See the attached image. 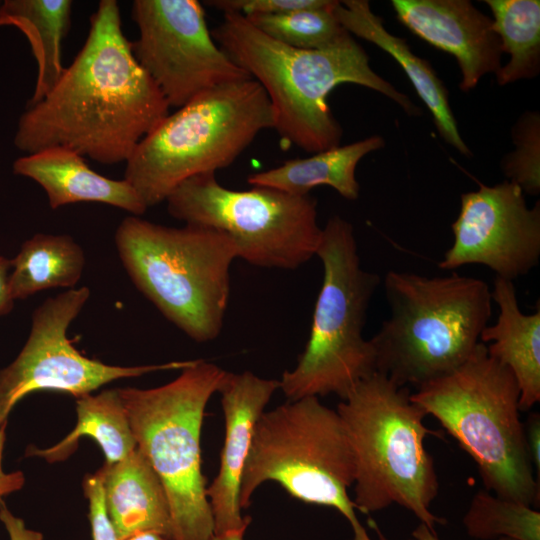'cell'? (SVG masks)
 Segmentation results:
<instances>
[{
	"label": "cell",
	"instance_id": "1",
	"mask_svg": "<svg viewBox=\"0 0 540 540\" xmlns=\"http://www.w3.org/2000/svg\"><path fill=\"white\" fill-rule=\"evenodd\" d=\"M169 108L132 53L118 2L101 0L77 56L19 117L14 145L27 154L61 146L103 165L126 163Z\"/></svg>",
	"mask_w": 540,
	"mask_h": 540
},
{
	"label": "cell",
	"instance_id": "2",
	"mask_svg": "<svg viewBox=\"0 0 540 540\" xmlns=\"http://www.w3.org/2000/svg\"><path fill=\"white\" fill-rule=\"evenodd\" d=\"M218 46L266 92L282 141L308 153L340 146L343 130L328 96L350 83L377 91L410 115L419 109L409 97L373 71L365 50L351 36L341 44L304 50L282 44L239 13H223L211 31Z\"/></svg>",
	"mask_w": 540,
	"mask_h": 540
},
{
	"label": "cell",
	"instance_id": "3",
	"mask_svg": "<svg viewBox=\"0 0 540 540\" xmlns=\"http://www.w3.org/2000/svg\"><path fill=\"white\" fill-rule=\"evenodd\" d=\"M383 284L390 313L370 339L376 372L418 388L470 357L492 314L485 281L390 270Z\"/></svg>",
	"mask_w": 540,
	"mask_h": 540
},
{
	"label": "cell",
	"instance_id": "4",
	"mask_svg": "<svg viewBox=\"0 0 540 540\" xmlns=\"http://www.w3.org/2000/svg\"><path fill=\"white\" fill-rule=\"evenodd\" d=\"M474 460L485 489L538 507L536 478L520 420V390L513 373L480 342L455 370L410 396Z\"/></svg>",
	"mask_w": 540,
	"mask_h": 540
},
{
	"label": "cell",
	"instance_id": "5",
	"mask_svg": "<svg viewBox=\"0 0 540 540\" xmlns=\"http://www.w3.org/2000/svg\"><path fill=\"white\" fill-rule=\"evenodd\" d=\"M410 396L408 387L375 372L338 404L355 458L352 500L364 514L397 504L435 531L446 520L430 510L439 482L424 439L434 432Z\"/></svg>",
	"mask_w": 540,
	"mask_h": 540
},
{
	"label": "cell",
	"instance_id": "6",
	"mask_svg": "<svg viewBox=\"0 0 540 540\" xmlns=\"http://www.w3.org/2000/svg\"><path fill=\"white\" fill-rule=\"evenodd\" d=\"M115 245L136 288L198 343L216 339L230 296V268L239 258L224 232L199 225L168 227L139 216L118 225Z\"/></svg>",
	"mask_w": 540,
	"mask_h": 540
},
{
	"label": "cell",
	"instance_id": "7",
	"mask_svg": "<svg viewBox=\"0 0 540 540\" xmlns=\"http://www.w3.org/2000/svg\"><path fill=\"white\" fill-rule=\"evenodd\" d=\"M273 112L253 78L214 87L164 118L126 161L124 179L147 208L183 181L230 166L256 136L273 128Z\"/></svg>",
	"mask_w": 540,
	"mask_h": 540
},
{
	"label": "cell",
	"instance_id": "8",
	"mask_svg": "<svg viewBox=\"0 0 540 540\" xmlns=\"http://www.w3.org/2000/svg\"><path fill=\"white\" fill-rule=\"evenodd\" d=\"M316 255L323 281L309 339L296 367L279 380L289 401L329 394L344 400L376 372L375 352L363 328L380 277L362 267L352 224L332 216L322 228Z\"/></svg>",
	"mask_w": 540,
	"mask_h": 540
},
{
	"label": "cell",
	"instance_id": "9",
	"mask_svg": "<svg viewBox=\"0 0 540 540\" xmlns=\"http://www.w3.org/2000/svg\"><path fill=\"white\" fill-rule=\"evenodd\" d=\"M225 373L198 359L160 387L119 388L137 449L165 489L172 540H211L214 536L200 438L206 405Z\"/></svg>",
	"mask_w": 540,
	"mask_h": 540
},
{
	"label": "cell",
	"instance_id": "10",
	"mask_svg": "<svg viewBox=\"0 0 540 540\" xmlns=\"http://www.w3.org/2000/svg\"><path fill=\"white\" fill-rule=\"evenodd\" d=\"M355 474L354 453L337 411L318 397L288 401L264 411L255 425L240 506L247 508L256 489L274 481L300 501L336 509L351 525L353 540H371L348 494Z\"/></svg>",
	"mask_w": 540,
	"mask_h": 540
},
{
	"label": "cell",
	"instance_id": "11",
	"mask_svg": "<svg viewBox=\"0 0 540 540\" xmlns=\"http://www.w3.org/2000/svg\"><path fill=\"white\" fill-rule=\"evenodd\" d=\"M168 213L185 224L226 233L239 258L264 268L295 270L316 255L322 228L317 201L308 195L252 186H222L214 172L193 176L167 197Z\"/></svg>",
	"mask_w": 540,
	"mask_h": 540
},
{
	"label": "cell",
	"instance_id": "12",
	"mask_svg": "<svg viewBox=\"0 0 540 540\" xmlns=\"http://www.w3.org/2000/svg\"><path fill=\"white\" fill-rule=\"evenodd\" d=\"M139 31L130 42L140 66L170 107L180 108L219 85L252 78L215 42L197 0H135Z\"/></svg>",
	"mask_w": 540,
	"mask_h": 540
},
{
	"label": "cell",
	"instance_id": "13",
	"mask_svg": "<svg viewBox=\"0 0 540 540\" xmlns=\"http://www.w3.org/2000/svg\"><path fill=\"white\" fill-rule=\"evenodd\" d=\"M89 297V288H73L46 299L34 310L24 347L11 364L0 370V422L7 423L16 403L32 392H64L77 399L117 379L182 370L195 362L123 367L82 355L71 344L67 331Z\"/></svg>",
	"mask_w": 540,
	"mask_h": 540
},
{
	"label": "cell",
	"instance_id": "14",
	"mask_svg": "<svg viewBox=\"0 0 540 540\" xmlns=\"http://www.w3.org/2000/svg\"><path fill=\"white\" fill-rule=\"evenodd\" d=\"M452 223L453 243L439 267L484 265L510 281L529 273L540 258V204L528 207L522 189L509 180L481 184L461 195Z\"/></svg>",
	"mask_w": 540,
	"mask_h": 540
},
{
	"label": "cell",
	"instance_id": "15",
	"mask_svg": "<svg viewBox=\"0 0 540 540\" xmlns=\"http://www.w3.org/2000/svg\"><path fill=\"white\" fill-rule=\"evenodd\" d=\"M279 380L261 378L250 371L227 372L218 388L225 420V440L217 476L206 488L214 534L247 529L251 518L241 514L240 487L255 425Z\"/></svg>",
	"mask_w": 540,
	"mask_h": 540
},
{
	"label": "cell",
	"instance_id": "16",
	"mask_svg": "<svg viewBox=\"0 0 540 540\" xmlns=\"http://www.w3.org/2000/svg\"><path fill=\"white\" fill-rule=\"evenodd\" d=\"M397 19L416 36L451 54L467 92L501 68L503 53L492 19L468 0H392Z\"/></svg>",
	"mask_w": 540,
	"mask_h": 540
},
{
	"label": "cell",
	"instance_id": "17",
	"mask_svg": "<svg viewBox=\"0 0 540 540\" xmlns=\"http://www.w3.org/2000/svg\"><path fill=\"white\" fill-rule=\"evenodd\" d=\"M13 173L32 179L46 192L52 209L78 202H98L140 216L144 204L136 190L125 179L114 180L92 170L76 151L49 147L19 157Z\"/></svg>",
	"mask_w": 540,
	"mask_h": 540
},
{
	"label": "cell",
	"instance_id": "18",
	"mask_svg": "<svg viewBox=\"0 0 540 540\" xmlns=\"http://www.w3.org/2000/svg\"><path fill=\"white\" fill-rule=\"evenodd\" d=\"M333 12L351 35L371 42L395 59L430 111L441 137L464 156H471L470 149L459 133L450 107L448 90L431 65L418 57L405 39L391 34L385 28L383 19L371 10L368 1H337Z\"/></svg>",
	"mask_w": 540,
	"mask_h": 540
},
{
	"label": "cell",
	"instance_id": "19",
	"mask_svg": "<svg viewBox=\"0 0 540 540\" xmlns=\"http://www.w3.org/2000/svg\"><path fill=\"white\" fill-rule=\"evenodd\" d=\"M105 506L119 540L155 531L172 540V521L165 489L146 457L136 448L123 460L104 464Z\"/></svg>",
	"mask_w": 540,
	"mask_h": 540
},
{
	"label": "cell",
	"instance_id": "20",
	"mask_svg": "<svg viewBox=\"0 0 540 540\" xmlns=\"http://www.w3.org/2000/svg\"><path fill=\"white\" fill-rule=\"evenodd\" d=\"M492 301L499 314L480 336L488 354L514 375L519 390L520 411L540 401V309L532 314L521 311L513 281L495 277Z\"/></svg>",
	"mask_w": 540,
	"mask_h": 540
},
{
	"label": "cell",
	"instance_id": "21",
	"mask_svg": "<svg viewBox=\"0 0 540 540\" xmlns=\"http://www.w3.org/2000/svg\"><path fill=\"white\" fill-rule=\"evenodd\" d=\"M384 144L381 136H370L310 157L285 161L278 167L249 175L247 182L252 186L268 187L292 195H308L313 188L327 185L343 198L355 200L360 192L355 176L358 163Z\"/></svg>",
	"mask_w": 540,
	"mask_h": 540
},
{
	"label": "cell",
	"instance_id": "22",
	"mask_svg": "<svg viewBox=\"0 0 540 540\" xmlns=\"http://www.w3.org/2000/svg\"><path fill=\"white\" fill-rule=\"evenodd\" d=\"M70 0H5L0 25H14L27 36L37 61V80L28 106L42 100L59 81L62 42L71 22Z\"/></svg>",
	"mask_w": 540,
	"mask_h": 540
},
{
	"label": "cell",
	"instance_id": "23",
	"mask_svg": "<svg viewBox=\"0 0 540 540\" xmlns=\"http://www.w3.org/2000/svg\"><path fill=\"white\" fill-rule=\"evenodd\" d=\"M85 263L83 249L71 236L35 234L10 260V296L15 301L46 289H73L82 276Z\"/></svg>",
	"mask_w": 540,
	"mask_h": 540
},
{
	"label": "cell",
	"instance_id": "24",
	"mask_svg": "<svg viewBox=\"0 0 540 540\" xmlns=\"http://www.w3.org/2000/svg\"><path fill=\"white\" fill-rule=\"evenodd\" d=\"M76 412V426L63 440L46 449L30 447L27 452L49 463L63 461L76 450L79 439L88 436L98 443L105 464L110 465L123 460L137 448L119 389L77 398Z\"/></svg>",
	"mask_w": 540,
	"mask_h": 540
},
{
	"label": "cell",
	"instance_id": "25",
	"mask_svg": "<svg viewBox=\"0 0 540 540\" xmlns=\"http://www.w3.org/2000/svg\"><path fill=\"white\" fill-rule=\"evenodd\" d=\"M508 62L496 73L499 85L531 79L540 71V1L485 0Z\"/></svg>",
	"mask_w": 540,
	"mask_h": 540
},
{
	"label": "cell",
	"instance_id": "26",
	"mask_svg": "<svg viewBox=\"0 0 540 540\" xmlns=\"http://www.w3.org/2000/svg\"><path fill=\"white\" fill-rule=\"evenodd\" d=\"M336 3L329 0L320 7L245 18L258 30L282 44L304 50L327 49L352 36L333 12Z\"/></svg>",
	"mask_w": 540,
	"mask_h": 540
},
{
	"label": "cell",
	"instance_id": "27",
	"mask_svg": "<svg viewBox=\"0 0 540 540\" xmlns=\"http://www.w3.org/2000/svg\"><path fill=\"white\" fill-rule=\"evenodd\" d=\"M467 534L478 540H540V512L479 490L463 517Z\"/></svg>",
	"mask_w": 540,
	"mask_h": 540
},
{
	"label": "cell",
	"instance_id": "28",
	"mask_svg": "<svg viewBox=\"0 0 540 540\" xmlns=\"http://www.w3.org/2000/svg\"><path fill=\"white\" fill-rule=\"evenodd\" d=\"M515 150L505 156L502 170L509 181L524 193L540 191V117L538 112H526L513 128Z\"/></svg>",
	"mask_w": 540,
	"mask_h": 540
},
{
	"label": "cell",
	"instance_id": "29",
	"mask_svg": "<svg viewBox=\"0 0 540 540\" xmlns=\"http://www.w3.org/2000/svg\"><path fill=\"white\" fill-rule=\"evenodd\" d=\"M329 0H209L205 4L223 13H239L244 17L271 15L324 6Z\"/></svg>",
	"mask_w": 540,
	"mask_h": 540
},
{
	"label": "cell",
	"instance_id": "30",
	"mask_svg": "<svg viewBox=\"0 0 540 540\" xmlns=\"http://www.w3.org/2000/svg\"><path fill=\"white\" fill-rule=\"evenodd\" d=\"M83 490L89 501V520L93 540H119L105 506L103 478L98 470L87 475L83 481Z\"/></svg>",
	"mask_w": 540,
	"mask_h": 540
},
{
	"label": "cell",
	"instance_id": "31",
	"mask_svg": "<svg viewBox=\"0 0 540 540\" xmlns=\"http://www.w3.org/2000/svg\"><path fill=\"white\" fill-rule=\"evenodd\" d=\"M0 521L10 540H43L40 532L28 529L21 518L11 513L2 498H0Z\"/></svg>",
	"mask_w": 540,
	"mask_h": 540
},
{
	"label": "cell",
	"instance_id": "32",
	"mask_svg": "<svg viewBox=\"0 0 540 540\" xmlns=\"http://www.w3.org/2000/svg\"><path fill=\"white\" fill-rule=\"evenodd\" d=\"M528 454L537 479L540 478V416L532 413L524 425Z\"/></svg>",
	"mask_w": 540,
	"mask_h": 540
},
{
	"label": "cell",
	"instance_id": "33",
	"mask_svg": "<svg viewBox=\"0 0 540 540\" xmlns=\"http://www.w3.org/2000/svg\"><path fill=\"white\" fill-rule=\"evenodd\" d=\"M6 423L0 422V498L22 488L25 482L21 471L5 472L2 468V456L5 443Z\"/></svg>",
	"mask_w": 540,
	"mask_h": 540
},
{
	"label": "cell",
	"instance_id": "34",
	"mask_svg": "<svg viewBox=\"0 0 540 540\" xmlns=\"http://www.w3.org/2000/svg\"><path fill=\"white\" fill-rule=\"evenodd\" d=\"M10 260L0 255V317L8 314L14 306L8 287Z\"/></svg>",
	"mask_w": 540,
	"mask_h": 540
},
{
	"label": "cell",
	"instance_id": "35",
	"mask_svg": "<svg viewBox=\"0 0 540 540\" xmlns=\"http://www.w3.org/2000/svg\"><path fill=\"white\" fill-rule=\"evenodd\" d=\"M412 537L409 540H439L436 531L431 530L427 525L421 523L412 531ZM497 540H512L509 538H500Z\"/></svg>",
	"mask_w": 540,
	"mask_h": 540
},
{
	"label": "cell",
	"instance_id": "36",
	"mask_svg": "<svg viewBox=\"0 0 540 540\" xmlns=\"http://www.w3.org/2000/svg\"><path fill=\"white\" fill-rule=\"evenodd\" d=\"M125 540H167L163 535L155 531H141L131 535Z\"/></svg>",
	"mask_w": 540,
	"mask_h": 540
},
{
	"label": "cell",
	"instance_id": "37",
	"mask_svg": "<svg viewBox=\"0 0 540 540\" xmlns=\"http://www.w3.org/2000/svg\"><path fill=\"white\" fill-rule=\"evenodd\" d=\"M246 529L229 531L222 534H214L211 540H244Z\"/></svg>",
	"mask_w": 540,
	"mask_h": 540
},
{
	"label": "cell",
	"instance_id": "38",
	"mask_svg": "<svg viewBox=\"0 0 540 540\" xmlns=\"http://www.w3.org/2000/svg\"><path fill=\"white\" fill-rule=\"evenodd\" d=\"M370 526L377 532L378 540H389L386 538V536L383 535V533L379 530L378 526L374 521L369 522Z\"/></svg>",
	"mask_w": 540,
	"mask_h": 540
},
{
	"label": "cell",
	"instance_id": "39",
	"mask_svg": "<svg viewBox=\"0 0 540 540\" xmlns=\"http://www.w3.org/2000/svg\"><path fill=\"white\" fill-rule=\"evenodd\" d=\"M2 1H0V9H1Z\"/></svg>",
	"mask_w": 540,
	"mask_h": 540
}]
</instances>
